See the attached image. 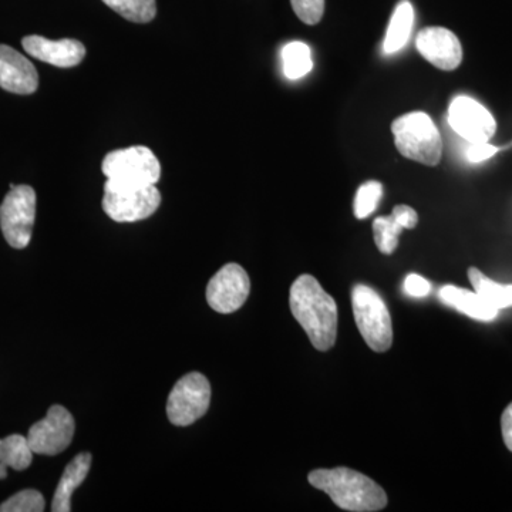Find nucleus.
<instances>
[{
    "label": "nucleus",
    "instance_id": "20",
    "mask_svg": "<svg viewBox=\"0 0 512 512\" xmlns=\"http://www.w3.org/2000/svg\"><path fill=\"white\" fill-rule=\"evenodd\" d=\"M33 451L29 446L28 437L20 434L0 439V464L13 468L16 471H23L30 467L33 461Z\"/></svg>",
    "mask_w": 512,
    "mask_h": 512
},
{
    "label": "nucleus",
    "instance_id": "1",
    "mask_svg": "<svg viewBox=\"0 0 512 512\" xmlns=\"http://www.w3.org/2000/svg\"><path fill=\"white\" fill-rule=\"evenodd\" d=\"M289 305L312 345L320 352L332 349L338 336V305L312 275L293 282Z\"/></svg>",
    "mask_w": 512,
    "mask_h": 512
},
{
    "label": "nucleus",
    "instance_id": "29",
    "mask_svg": "<svg viewBox=\"0 0 512 512\" xmlns=\"http://www.w3.org/2000/svg\"><path fill=\"white\" fill-rule=\"evenodd\" d=\"M6 477H8V467L0 464V480H5Z\"/></svg>",
    "mask_w": 512,
    "mask_h": 512
},
{
    "label": "nucleus",
    "instance_id": "10",
    "mask_svg": "<svg viewBox=\"0 0 512 512\" xmlns=\"http://www.w3.org/2000/svg\"><path fill=\"white\" fill-rule=\"evenodd\" d=\"M251 281L245 269L238 264L222 266L207 286L208 305L218 313L238 311L247 302Z\"/></svg>",
    "mask_w": 512,
    "mask_h": 512
},
{
    "label": "nucleus",
    "instance_id": "28",
    "mask_svg": "<svg viewBox=\"0 0 512 512\" xmlns=\"http://www.w3.org/2000/svg\"><path fill=\"white\" fill-rule=\"evenodd\" d=\"M501 430H503L505 446L508 447V450L512 451V403L508 404L507 409L504 410L503 417H501Z\"/></svg>",
    "mask_w": 512,
    "mask_h": 512
},
{
    "label": "nucleus",
    "instance_id": "4",
    "mask_svg": "<svg viewBox=\"0 0 512 512\" xmlns=\"http://www.w3.org/2000/svg\"><path fill=\"white\" fill-rule=\"evenodd\" d=\"M352 308L356 325L370 349L386 352L393 343V326L389 309L382 296L366 285L352 291Z\"/></svg>",
    "mask_w": 512,
    "mask_h": 512
},
{
    "label": "nucleus",
    "instance_id": "27",
    "mask_svg": "<svg viewBox=\"0 0 512 512\" xmlns=\"http://www.w3.org/2000/svg\"><path fill=\"white\" fill-rule=\"evenodd\" d=\"M498 148L491 146L490 143H471L467 150V158L470 163L478 164L488 160L497 154Z\"/></svg>",
    "mask_w": 512,
    "mask_h": 512
},
{
    "label": "nucleus",
    "instance_id": "8",
    "mask_svg": "<svg viewBox=\"0 0 512 512\" xmlns=\"http://www.w3.org/2000/svg\"><path fill=\"white\" fill-rule=\"evenodd\" d=\"M211 384L201 373L181 377L167 400L168 420L178 427L191 426L210 409Z\"/></svg>",
    "mask_w": 512,
    "mask_h": 512
},
{
    "label": "nucleus",
    "instance_id": "11",
    "mask_svg": "<svg viewBox=\"0 0 512 512\" xmlns=\"http://www.w3.org/2000/svg\"><path fill=\"white\" fill-rule=\"evenodd\" d=\"M451 128L470 143H487L497 130L493 114L471 97L460 96L448 109Z\"/></svg>",
    "mask_w": 512,
    "mask_h": 512
},
{
    "label": "nucleus",
    "instance_id": "22",
    "mask_svg": "<svg viewBox=\"0 0 512 512\" xmlns=\"http://www.w3.org/2000/svg\"><path fill=\"white\" fill-rule=\"evenodd\" d=\"M109 8L134 23L151 22L157 15L156 0H103Z\"/></svg>",
    "mask_w": 512,
    "mask_h": 512
},
{
    "label": "nucleus",
    "instance_id": "19",
    "mask_svg": "<svg viewBox=\"0 0 512 512\" xmlns=\"http://www.w3.org/2000/svg\"><path fill=\"white\" fill-rule=\"evenodd\" d=\"M471 284L474 291L484 299L485 302L493 305L495 309H505L512 306V285H501L487 278L483 272L477 268L468 269Z\"/></svg>",
    "mask_w": 512,
    "mask_h": 512
},
{
    "label": "nucleus",
    "instance_id": "12",
    "mask_svg": "<svg viewBox=\"0 0 512 512\" xmlns=\"http://www.w3.org/2000/svg\"><path fill=\"white\" fill-rule=\"evenodd\" d=\"M417 50L427 62L437 69H457L463 60V47L460 40L446 28H426L421 30L416 40Z\"/></svg>",
    "mask_w": 512,
    "mask_h": 512
},
{
    "label": "nucleus",
    "instance_id": "18",
    "mask_svg": "<svg viewBox=\"0 0 512 512\" xmlns=\"http://www.w3.org/2000/svg\"><path fill=\"white\" fill-rule=\"evenodd\" d=\"M414 23V9L409 0H402L394 9L392 19H390L389 29H387L386 39H384V52H399L409 42L412 35Z\"/></svg>",
    "mask_w": 512,
    "mask_h": 512
},
{
    "label": "nucleus",
    "instance_id": "25",
    "mask_svg": "<svg viewBox=\"0 0 512 512\" xmlns=\"http://www.w3.org/2000/svg\"><path fill=\"white\" fill-rule=\"evenodd\" d=\"M293 12L306 25H316L325 13V0H291Z\"/></svg>",
    "mask_w": 512,
    "mask_h": 512
},
{
    "label": "nucleus",
    "instance_id": "16",
    "mask_svg": "<svg viewBox=\"0 0 512 512\" xmlns=\"http://www.w3.org/2000/svg\"><path fill=\"white\" fill-rule=\"evenodd\" d=\"M92 467V454L80 453L64 468L62 478L53 497V512L72 511V495L82 485Z\"/></svg>",
    "mask_w": 512,
    "mask_h": 512
},
{
    "label": "nucleus",
    "instance_id": "24",
    "mask_svg": "<svg viewBox=\"0 0 512 512\" xmlns=\"http://www.w3.org/2000/svg\"><path fill=\"white\" fill-rule=\"evenodd\" d=\"M45 498L36 490H23L0 505V512H42Z\"/></svg>",
    "mask_w": 512,
    "mask_h": 512
},
{
    "label": "nucleus",
    "instance_id": "26",
    "mask_svg": "<svg viewBox=\"0 0 512 512\" xmlns=\"http://www.w3.org/2000/svg\"><path fill=\"white\" fill-rule=\"evenodd\" d=\"M404 291H406L407 295L413 296V298H424V296L429 295L431 285L427 279L412 274L407 276L406 281H404Z\"/></svg>",
    "mask_w": 512,
    "mask_h": 512
},
{
    "label": "nucleus",
    "instance_id": "14",
    "mask_svg": "<svg viewBox=\"0 0 512 512\" xmlns=\"http://www.w3.org/2000/svg\"><path fill=\"white\" fill-rule=\"evenodd\" d=\"M0 87L23 96L35 93L39 87V74L33 63L6 45H0Z\"/></svg>",
    "mask_w": 512,
    "mask_h": 512
},
{
    "label": "nucleus",
    "instance_id": "6",
    "mask_svg": "<svg viewBox=\"0 0 512 512\" xmlns=\"http://www.w3.org/2000/svg\"><path fill=\"white\" fill-rule=\"evenodd\" d=\"M161 192L156 185H104L103 210L116 222L147 220L158 210Z\"/></svg>",
    "mask_w": 512,
    "mask_h": 512
},
{
    "label": "nucleus",
    "instance_id": "13",
    "mask_svg": "<svg viewBox=\"0 0 512 512\" xmlns=\"http://www.w3.org/2000/svg\"><path fill=\"white\" fill-rule=\"evenodd\" d=\"M23 49L40 62L53 64L62 69L79 66L86 56V47L74 39L49 40L43 36H26L22 40Z\"/></svg>",
    "mask_w": 512,
    "mask_h": 512
},
{
    "label": "nucleus",
    "instance_id": "15",
    "mask_svg": "<svg viewBox=\"0 0 512 512\" xmlns=\"http://www.w3.org/2000/svg\"><path fill=\"white\" fill-rule=\"evenodd\" d=\"M419 222V215L412 207L397 205L390 217H379L373 222V235L379 251L390 255L399 245L403 229H413Z\"/></svg>",
    "mask_w": 512,
    "mask_h": 512
},
{
    "label": "nucleus",
    "instance_id": "23",
    "mask_svg": "<svg viewBox=\"0 0 512 512\" xmlns=\"http://www.w3.org/2000/svg\"><path fill=\"white\" fill-rule=\"evenodd\" d=\"M383 195L382 184L377 181H367L357 190L355 200V215L359 220H365L379 205Z\"/></svg>",
    "mask_w": 512,
    "mask_h": 512
},
{
    "label": "nucleus",
    "instance_id": "9",
    "mask_svg": "<svg viewBox=\"0 0 512 512\" xmlns=\"http://www.w3.org/2000/svg\"><path fill=\"white\" fill-rule=\"evenodd\" d=\"M76 423L69 410L55 404L50 407L45 419L30 427L29 446L39 456H57L72 444Z\"/></svg>",
    "mask_w": 512,
    "mask_h": 512
},
{
    "label": "nucleus",
    "instance_id": "3",
    "mask_svg": "<svg viewBox=\"0 0 512 512\" xmlns=\"http://www.w3.org/2000/svg\"><path fill=\"white\" fill-rule=\"evenodd\" d=\"M394 143L400 154L417 163L434 167L443 156V140L439 128L426 113L404 114L393 121Z\"/></svg>",
    "mask_w": 512,
    "mask_h": 512
},
{
    "label": "nucleus",
    "instance_id": "2",
    "mask_svg": "<svg viewBox=\"0 0 512 512\" xmlns=\"http://www.w3.org/2000/svg\"><path fill=\"white\" fill-rule=\"evenodd\" d=\"M309 483L332 498L342 510L373 512L387 505V494L372 478L346 467L313 470Z\"/></svg>",
    "mask_w": 512,
    "mask_h": 512
},
{
    "label": "nucleus",
    "instance_id": "7",
    "mask_svg": "<svg viewBox=\"0 0 512 512\" xmlns=\"http://www.w3.org/2000/svg\"><path fill=\"white\" fill-rule=\"evenodd\" d=\"M36 218V192L29 185L10 188L0 205V228L12 248L28 247Z\"/></svg>",
    "mask_w": 512,
    "mask_h": 512
},
{
    "label": "nucleus",
    "instance_id": "17",
    "mask_svg": "<svg viewBox=\"0 0 512 512\" xmlns=\"http://www.w3.org/2000/svg\"><path fill=\"white\" fill-rule=\"evenodd\" d=\"M440 299L458 312L470 316V318L491 322L498 316V309L485 302L477 292L447 285L440 289Z\"/></svg>",
    "mask_w": 512,
    "mask_h": 512
},
{
    "label": "nucleus",
    "instance_id": "5",
    "mask_svg": "<svg viewBox=\"0 0 512 512\" xmlns=\"http://www.w3.org/2000/svg\"><path fill=\"white\" fill-rule=\"evenodd\" d=\"M101 171L117 185H157L161 178L160 161L144 146L111 151L104 157Z\"/></svg>",
    "mask_w": 512,
    "mask_h": 512
},
{
    "label": "nucleus",
    "instance_id": "21",
    "mask_svg": "<svg viewBox=\"0 0 512 512\" xmlns=\"http://www.w3.org/2000/svg\"><path fill=\"white\" fill-rule=\"evenodd\" d=\"M284 73L288 79H302L313 67L311 49L302 42L288 43L282 50Z\"/></svg>",
    "mask_w": 512,
    "mask_h": 512
}]
</instances>
